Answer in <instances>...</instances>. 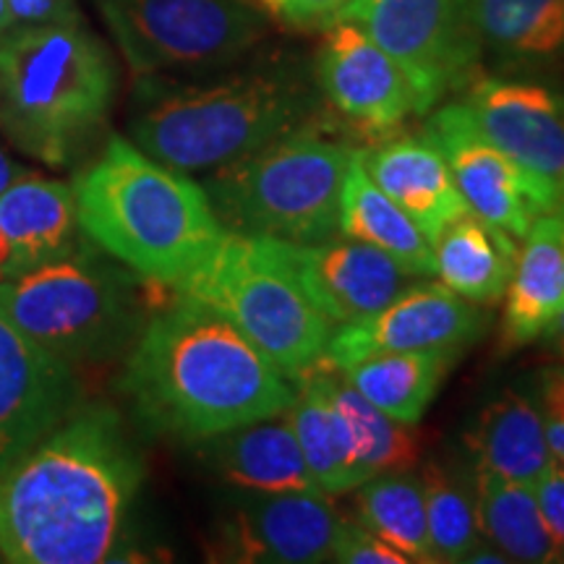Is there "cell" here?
Instances as JSON below:
<instances>
[{"mask_svg":"<svg viewBox=\"0 0 564 564\" xmlns=\"http://www.w3.org/2000/svg\"><path fill=\"white\" fill-rule=\"evenodd\" d=\"M82 236L137 278L175 288L225 236L202 183L112 137L74 181Z\"/></svg>","mask_w":564,"mask_h":564,"instance_id":"3957f363","label":"cell"},{"mask_svg":"<svg viewBox=\"0 0 564 564\" xmlns=\"http://www.w3.org/2000/svg\"><path fill=\"white\" fill-rule=\"evenodd\" d=\"M11 26H17V21H13V13H11V3L9 0H0V34L9 32Z\"/></svg>","mask_w":564,"mask_h":564,"instance_id":"f35d334b","label":"cell"},{"mask_svg":"<svg viewBox=\"0 0 564 564\" xmlns=\"http://www.w3.org/2000/svg\"><path fill=\"white\" fill-rule=\"evenodd\" d=\"M257 3L262 13L291 30L324 32L343 21L356 0H257Z\"/></svg>","mask_w":564,"mask_h":564,"instance_id":"d6a6232c","label":"cell"},{"mask_svg":"<svg viewBox=\"0 0 564 564\" xmlns=\"http://www.w3.org/2000/svg\"><path fill=\"white\" fill-rule=\"evenodd\" d=\"M486 324L489 316L481 303L423 278L377 314L333 329L322 364L337 371L379 352L468 348L484 335Z\"/></svg>","mask_w":564,"mask_h":564,"instance_id":"4fadbf2b","label":"cell"},{"mask_svg":"<svg viewBox=\"0 0 564 564\" xmlns=\"http://www.w3.org/2000/svg\"><path fill=\"white\" fill-rule=\"evenodd\" d=\"M236 324L288 379L314 369L333 324L303 291L293 243L225 230L207 259L173 288Z\"/></svg>","mask_w":564,"mask_h":564,"instance_id":"52a82bcc","label":"cell"},{"mask_svg":"<svg viewBox=\"0 0 564 564\" xmlns=\"http://www.w3.org/2000/svg\"><path fill=\"white\" fill-rule=\"evenodd\" d=\"M293 259L303 291L333 327L377 314L413 282L423 280L394 262L390 253L352 238L293 243Z\"/></svg>","mask_w":564,"mask_h":564,"instance_id":"e0dca14e","label":"cell"},{"mask_svg":"<svg viewBox=\"0 0 564 564\" xmlns=\"http://www.w3.org/2000/svg\"><path fill=\"white\" fill-rule=\"evenodd\" d=\"M139 76L199 74L241 61L267 34L246 0H91Z\"/></svg>","mask_w":564,"mask_h":564,"instance_id":"9c48e42d","label":"cell"},{"mask_svg":"<svg viewBox=\"0 0 564 564\" xmlns=\"http://www.w3.org/2000/svg\"><path fill=\"white\" fill-rule=\"evenodd\" d=\"M518 253V238L468 209L436 236V278L463 299L494 306L505 299Z\"/></svg>","mask_w":564,"mask_h":564,"instance_id":"603a6c76","label":"cell"},{"mask_svg":"<svg viewBox=\"0 0 564 564\" xmlns=\"http://www.w3.org/2000/svg\"><path fill=\"white\" fill-rule=\"evenodd\" d=\"M533 398L535 405H539L552 457L564 465V364L549 366L539 373Z\"/></svg>","mask_w":564,"mask_h":564,"instance_id":"836d02e7","label":"cell"},{"mask_svg":"<svg viewBox=\"0 0 564 564\" xmlns=\"http://www.w3.org/2000/svg\"><path fill=\"white\" fill-rule=\"evenodd\" d=\"M356 520L400 549L408 562L440 564L426 523V499L413 470H392L366 478L352 489Z\"/></svg>","mask_w":564,"mask_h":564,"instance_id":"f1b7e54d","label":"cell"},{"mask_svg":"<svg viewBox=\"0 0 564 564\" xmlns=\"http://www.w3.org/2000/svg\"><path fill=\"white\" fill-rule=\"evenodd\" d=\"M24 173H30V171H24V167L13 165V162L6 158V152L0 150V192H3L6 186H11V183L17 181V178H21V175H24Z\"/></svg>","mask_w":564,"mask_h":564,"instance_id":"74e56055","label":"cell"},{"mask_svg":"<svg viewBox=\"0 0 564 564\" xmlns=\"http://www.w3.org/2000/svg\"><path fill=\"white\" fill-rule=\"evenodd\" d=\"M343 21L364 26L400 63L419 116L468 87L484 61L478 0H356Z\"/></svg>","mask_w":564,"mask_h":564,"instance_id":"30bf717a","label":"cell"},{"mask_svg":"<svg viewBox=\"0 0 564 564\" xmlns=\"http://www.w3.org/2000/svg\"><path fill=\"white\" fill-rule=\"evenodd\" d=\"M314 79L322 97L364 137H390L419 116V97L400 63L356 21L324 30Z\"/></svg>","mask_w":564,"mask_h":564,"instance_id":"5bb4252c","label":"cell"},{"mask_svg":"<svg viewBox=\"0 0 564 564\" xmlns=\"http://www.w3.org/2000/svg\"><path fill=\"white\" fill-rule=\"evenodd\" d=\"M505 295L497 348L510 356L541 340L564 312V220L556 212L541 215L528 230Z\"/></svg>","mask_w":564,"mask_h":564,"instance_id":"44dd1931","label":"cell"},{"mask_svg":"<svg viewBox=\"0 0 564 564\" xmlns=\"http://www.w3.org/2000/svg\"><path fill=\"white\" fill-rule=\"evenodd\" d=\"M13 21L19 24H53L82 19L76 0H9Z\"/></svg>","mask_w":564,"mask_h":564,"instance_id":"d590c367","label":"cell"},{"mask_svg":"<svg viewBox=\"0 0 564 564\" xmlns=\"http://www.w3.org/2000/svg\"><path fill=\"white\" fill-rule=\"evenodd\" d=\"M423 137L447 160L468 209L518 241H523L541 215L556 209L560 192L552 183L486 139L463 102H449L429 116Z\"/></svg>","mask_w":564,"mask_h":564,"instance_id":"8fae6325","label":"cell"},{"mask_svg":"<svg viewBox=\"0 0 564 564\" xmlns=\"http://www.w3.org/2000/svg\"><path fill=\"white\" fill-rule=\"evenodd\" d=\"M463 352L465 348L379 352L337 371L379 411L403 423H419Z\"/></svg>","mask_w":564,"mask_h":564,"instance_id":"d4e9b609","label":"cell"},{"mask_svg":"<svg viewBox=\"0 0 564 564\" xmlns=\"http://www.w3.org/2000/svg\"><path fill=\"white\" fill-rule=\"evenodd\" d=\"M329 562L337 564H411L408 556L379 539L377 533L358 523V520L343 518L340 531L335 535Z\"/></svg>","mask_w":564,"mask_h":564,"instance_id":"1f68e13d","label":"cell"},{"mask_svg":"<svg viewBox=\"0 0 564 564\" xmlns=\"http://www.w3.org/2000/svg\"><path fill=\"white\" fill-rule=\"evenodd\" d=\"M82 238L68 183L24 173L0 192V282L66 257Z\"/></svg>","mask_w":564,"mask_h":564,"instance_id":"ac0fdd59","label":"cell"},{"mask_svg":"<svg viewBox=\"0 0 564 564\" xmlns=\"http://www.w3.org/2000/svg\"><path fill=\"white\" fill-rule=\"evenodd\" d=\"M121 387L147 426L192 444L282 415L295 394L236 324L183 295L141 324Z\"/></svg>","mask_w":564,"mask_h":564,"instance_id":"7a4b0ae2","label":"cell"},{"mask_svg":"<svg viewBox=\"0 0 564 564\" xmlns=\"http://www.w3.org/2000/svg\"><path fill=\"white\" fill-rule=\"evenodd\" d=\"M366 173L408 212L434 246L444 225L468 212L447 160L426 137H390L358 150Z\"/></svg>","mask_w":564,"mask_h":564,"instance_id":"ffe728a7","label":"cell"},{"mask_svg":"<svg viewBox=\"0 0 564 564\" xmlns=\"http://www.w3.org/2000/svg\"><path fill=\"white\" fill-rule=\"evenodd\" d=\"M474 489L478 528L491 546H497L510 562H556L554 541L541 518L531 484L507 481L486 470H476Z\"/></svg>","mask_w":564,"mask_h":564,"instance_id":"83f0119b","label":"cell"},{"mask_svg":"<svg viewBox=\"0 0 564 564\" xmlns=\"http://www.w3.org/2000/svg\"><path fill=\"white\" fill-rule=\"evenodd\" d=\"M535 499H539L541 518L552 535L556 549V562H564V465L552 460L544 474L533 484Z\"/></svg>","mask_w":564,"mask_h":564,"instance_id":"e575fe53","label":"cell"},{"mask_svg":"<svg viewBox=\"0 0 564 564\" xmlns=\"http://www.w3.org/2000/svg\"><path fill=\"white\" fill-rule=\"evenodd\" d=\"M118 70L84 19L0 34V133L26 158L63 167L108 118Z\"/></svg>","mask_w":564,"mask_h":564,"instance_id":"5b68a950","label":"cell"},{"mask_svg":"<svg viewBox=\"0 0 564 564\" xmlns=\"http://www.w3.org/2000/svg\"><path fill=\"white\" fill-rule=\"evenodd\" d=\"M141 481L144 463L121 415L79 408L0 465V560H116Z\"/></svg>","mask_w":564,"mask_h":564,"instance_id":"6da1fadb","label":"cell"},{"mask_svg":"<svg viewBox=\"0 0 564 564\" xmlns=\"http://www.w3.org/2000/svg\"><path fill=\"white\" fill-rule=\"evenodd\" d=\"M324 379H327L329 398L348 423L366 478L392 474V470H413L421 463V432L415 423H403L379 411L327 364H324Z\"/></svg>","mask_w":564,"mask_h":564,"instance_id":"f546056e","label":"cell"},{"mask_svg":"<svg viewBox=\"0 0 564 564\" xmlns=\"http://www.w3.org/2000/svg\"><path fill=\"white\" fill-rule=\"evenodd\" d=\"M327 494H238L215 525L207 556L236 564L329 562L343 525Z\"/></svg>","mask_w":564,"mask_h":564,"instance_id":"7c38bea8","label":"cell"},{"mask_svg":"<svg viewBox=\"0 0 564 564\" xmlns=\"http://www.w3.org/2000/svg\"><path fill=\"white\" fill-rule=\"evenodd\" d=\"M481 53L520 74L564 58V0H478Z\"/></svg>","mask_w":564,"mask_h":564,"instance_id":"4316f807","label":"cell"},{"mask_svg":"<svg viewBox=\"0 0 564 564\" xmlns=\"http://www.w3.org/2000/svg\"><path fill=\"white\" fill-rule=\"evenodd\" d=\"M463 105L478 131L528 171L564 186V95L510 76H476Z\"/></svg>","mask_w":564,"mask_h":564,"instance_id":"9a60e30c","label":"cell"},{"mask_svg":"<svg viewBox=\"0 0 564 564\" xmlns=\"http://www.w3.org/2000/svg\"><path fill=\"white\" fill-rule=\"evenodd\" d=\"M293 403L285 411V419L291 421L295 440L301 444L308 474L327 497L350 494L366 481V474L358 463L348 423L329 398L324 364L319 361L314 369L299 373L293 379Z\"/></svg>","mask_w":564,"mask_h":564,"instance_id":"7402d4cb","label":"cell"},{"mask_svg":"<svg viewBox=\"0 0 564 564\" xmlns=\"http://www.w3.org/2000/svg\"><path fill=\"white\" fill-rule=\"evenodd\" d=\"M541 340H544V348L552 352L556 361L564 364V312L549 324V329L541 335Z\"/></svg>","mask_w":564,"mask_h":564,"instance_id":"8d00e7d4","label":"cell"},{"mask_svg":"<svg viewBox=\"0 0 564 564\" xmlns=\"http://www.w3.org/2000/svg\"><path fill=\"white\" fill-rule=\"evenodd\" d=\"M74 366L21 333L0 312V465L76 411Z\"/></svg>","mask_w":564,"mask_h":564,"instance_id":"2e32d148","label":"cell"},{"mask_svg":"<svg viewBox=\"0 0 564 564\" xmlns=\"http://www.w3.org/2000/svg\"><path fill=\"white\" fill-rule=\"evenodd\" d=\"M476 470L507 481L535 484L554 460L535 398L520 390H502L476 415L468 436Z\"/></svg>","mask_w":564,"mask_h":564,"instance_id":"cb8c5ba5","label":"cell"},{"mask_svg":"<svg viewBox=\"0 0 564 564\" xmlns=\"http://www.w3.org/2000/svg\"><path fill=\"white\" fill-rule=\"evenodd\" d=\"M352 147L312 121L262 150L225 162L202 183L225 230L322 243L340 236Z\"/></svg>","mask_w":564,"mask_h":564,"instance_id":"8992f818","label":"cell"},{"mask_svg":"<svg viewBox=\"0 0 564 564\" xmlns=\"http://www.w3.org/2000/svg\"><path fill=\"white\" fill-rule=\"evenodd\" d=\"M306 70L278 61L212 82H150L139 91L131 141L181 173H202L262 150L316 121Z\"/></svg>","mask_w":564,"mask_h":564,"instance_id":"277c9868","label":"cell"},{"mask_svg":"<svg viewBox=\"0 0 564 564\" xmlns=\"http://www.w3.org/2000/svg\"><path fill=\"white\" fill-rule=\"evenodd\" d=\"M196 447L236 494H322L285 413L209 436Z\"/></svg>","mask_w":564,"mask_h":564,"instance_id":"d6986e66","label":"cell"},{"mask_svg":"<svg viewBox=\"0 0 564 564\" xmlns=\"http://www.w3.org/2000/svg\"><path fill=\"white\" fill-rule=\"evenodd\" d=\"M419 478L436 560L440 564L465 562L470 549L484 541L476 514V489L463 470L449 463H429Z\"/></svg>","mask_w":564,"mask_h":564,"instance_id":"4dcf8cb0","label":"cell"},{"mask_svg":"<svg viewBox=\"0 0 564 564\" xmlns=\"http://www.w3.org/2000/svg\"><path fill=\"white\" fill-rule=\"evenodd\" d=\"M82 241L66 257L0 282V312L70 366L112 358L141 329L133 272Z\"/></svg>","mask_w":564,"mask_h":564,"instance_id":"ba28073f","label":"cell"},{"mask_svg":"<svg viewBox=\"0 0 564 564\" xmlns=\"http://www.w3.org/2000/svg\"><path fill=\"white\" fill-rule=\"evenodd\" d=\"M340 232L352 241H364L390 257L415 278H434V246L423 236L408 212L390 199L366 173L358 150L352 152L343 186Z\"/></svg>","mask_w":564,"mask_h":564,"instance_id":"484cf974","label":"cell"}]
</instances>
